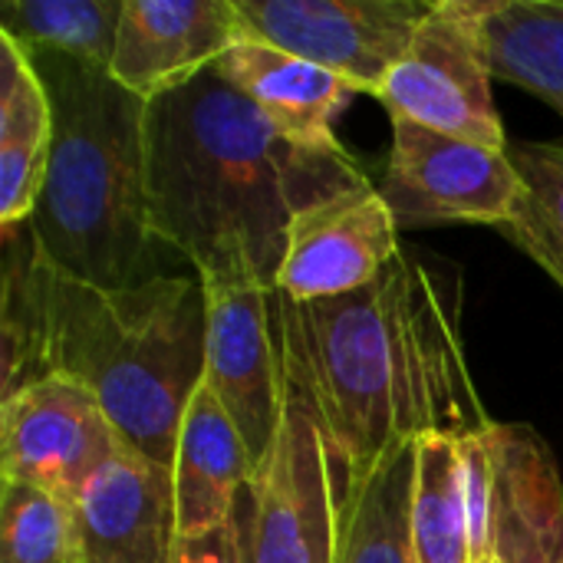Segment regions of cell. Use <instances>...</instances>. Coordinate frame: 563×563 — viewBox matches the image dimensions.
<instances>
[{"label": "cell", "mask_w": 563, "mask_h": 563, "mask_svg": "<svg viewBox=\"0 0 563 563\" xmlns=\"http://www.w3.org/2000/svg\"><path fill=\"white\" fill-rule=\"evenodd\" d=\"M284 376L313 409L346 495L396 449L426 435L488 429L462 333V271L406 251L386 274L336 300L274 290Z\"/></svg>", "instance_id": "1"}, {"label": "cell", "mask_w": 563, "mask_h": 563, "mask_svg": "<svg viewBox=\"0 0 563 563\" xmlns=\"http://www.w3.org/2000/svg\"><path fill=\"white\" fill-rule=\"evenodd\" d=\"M369 181L346 148H303L214 66L148 102V224L198 277L274 287L300 211Z\"/></svg>", "instance_id": "2"}, {"label": "cell", "mask_w": 563, "mask_h": 563, "mask_svg": "<svg viewBox=\"0 0 563 563\" xmlns=\"http://www.w3.org/2000/svg\"><path fill=\"white\" fill-rule=\"evenodd\" d=\"M53 106V145L30 228L49 264L99 290L155 274L148 224V102L109 69L26 49Z\"/></svg>", "instance_id": "3"}, {"label": "cell", "mask_w": 563, "mask_h": 563, "mask_svg": "<svg viewBox=\"0 0 563 563\" xmlns=\"http://www.w3.org/2000/svg\"><path fill=\"white\" fill-rule=\"evenodd\" d=\"M49 376L86 386L129 449L172 468L181 416L205 379L201 277L155 274L99 290L56 271Z\"/></svg>", "instance_id": "4"}, {"label": "cell", "mask_w": 563, "mask_h": 563, "mask_svg": "<svg viewBox=\"0 0 563 563\" xmlns=\"http://www.w3.org/2000/svg\"><path fill=\"white\" fill-rule=\"evenodd\" d=\"M343 525V482L330 462L327 435L284 376L280 426L254 465L234 528L244 563H336Z\"/></svg>", "instance_id": "5"}, {"label": "cell", "mask_w": 563, "mask_h": 563, "mask_svg": "<svg viewBox=\"0 0 563 563\" xmlns=\"http://www.w3.org/2000/svg\"><path fill=\"white\" fill-rule=\"evenodd\" d=\"M472 563H563V485L548 442L511 422L459 439Z\"/></svg>", "instance_id": "6"}, {"label": "cell", "mask_w": 563, "mask_h": 563, "mask_svg": "<svg viewBox=\"0 0 563 563\" xmlns=\"http://www.w3.org/2000/svg\"><path fill=\"white\" fill-rule=\"evenodd\" d=\"M488 10L492 0H432L376 92L389 119L402 115L488 148L511 145L492 96Z\"/></svg>", "instance_id": "7"}, {"label": "cell", "mask_w": 563, "mask_h": 563, "mask_svg": "<svg viewBox=\"0 0 563 563\" xmlns=\"http://www.w3.org/2000/svg\"><path fill=\"white\" fill-rule=\"evenodd\" d=\"M393 148L379 178L399 231L435 224L505 228L521 198L508 148H488L393 115Z\"/></svg>", "instance_id": "8"}, {"label": "cell", "mask_w": 563, "mask_h": 563, "mask_svg": "<svg viewBox=\"0 0 563 563\" xmlns=\"http://www.w3.org/2000/svg\"><path fill=\"white\" fill-rule=\"evenodd\" d=\"M432 0H234L241 36L317 63L376 96Z\"/></svg>", "instance_id": "9"}, {"label": "cell", "mask_w": 563, "mask_h": 563, "mask_svg": "<svg viewBox=\"0 0 563 563\" xmlns=\"http://www.w3.org/2000/svg\"><path fill=\"white\" fill-rule=\"evenodd\" d=\"M205 287V383L238 426L257 465L284 412V360L274 287L247 271H218Z\"/></svg>", "instance_id": "10"}, {"label": "cell", "mask_w": 563, "mask_h": 563, "mask_svg": "<svg viewBox=\"0 0 563 563\" xmlns=\"http://www.w3.org/2000/svg\"><path fill=\"white\" fill-rule=\"evenodd\" d=\"M122 445L102 402L66 376H46L0 399L3 482L73 501Z\"/></svg>", "instance_id": "11"}, {"label": "cell", "mask_w": 563, "mask_h": 563, "mask_svg": "<svg viewBox=\"0 0 563 563\" xmlns=\"http://www.w3.org/2000/svg\"><path fill=\"white\" fill-rule=\"evenodd\" d=\"M402 254L399 224L373 181L300 211L287 231L274 290L297 303L350 297Z\"/></svg>", "instance_id": "12"}, {"label": "cell", "mask_w": 563, "mask_h": 563, "mask_svg": "<svg viewBox=\"0 0 563 563\" xmlns=\"http://www.w3.org/2000/svg\"><path fill=\"white\" fill-rule=\"evenodd\" d=\"M238 40L234 0H125L109 73L155 102L211 69Z\"/></svg>", "instance_id": "13"}, {"label": "cell", "mask_w": 563, "mask_h": 563, "mask_svg": "<svg viewBox=\"0 0 563 563\" xmlns=\"http://www.w3.org/2000/svg\"><path fill=\"white\" fill-rule=\"evenodd\" d=\"M82 563H168L178 541L172 468L125 442L73 498Z\"/></svg>", "instance_id": "14"}, {"label": "cell", "mask_w": 563, "mask_h": 563, "mask_svg": "<svg viewBox=\"0 0 563 563\" xmlns=\"http://www.w3.org/2000/svg\"><path fill=\"white\" fill-rule=\"evenodd\" d=\"M214 69L238 86L284 139L303 148H343L333 122L360 92L343 76L247 36H241Z\"/></svg>", "instance_id": "15"}, {"label": "cell", "mask_w": 563, "mask_h": 563, "mask_svg": "<svg viewBox=\"0 0 563 563\" xmlns=\"http://www.w3.org/2000/svg\"><path fill=\"white\" fill-rule=\"evenodd\" d=\"M251 472L254 462L238 426L201 379L181 416L172 459L178 538H201L224 528Z\"/></svg>", "instance_id": "16"}, {"label": "cell", "mask_w": 563, "mask_h": 563, "mask_svg": "<svg viewBox=\"0 0 563 563\" xmlns=\"http://www.w3.org/2000/svg\"><path fill=\"white\" fill-rule=\"evenodd\" d=\"M53 145L49 92L30 53L0 33V228L30 221Z\"/></svg>", "instance_id": "17"}, {"label": "cell", "mask_w": 563, "mask_h": 563, "mask_svg": "<svg viewBox=\"0 0 563 563\" xmlns=\"http://www.w3.org/2000/svg\"><path fill=\"white\" fill-rule=\"evenodd\" d=\"M3 231V287H0V399L49 376L53 330V274L30 221Z\"/></svg>", "instance_id": "18"}, {"label": "cell", "mask_w": 563, "mask_h": 563, "mask_svg": "<svg viewBox=\"0 0 563 563\" xmlns=\"http://www.w3.org/2000/svg\"><path fill=\"white\" fill-rule=\"evenodd\" d=\"M416 459L419 442L389 452L346 495L336 563H416Z\"/></svg>", "instance_id": "19"}, {"label": "cell", "mask_w": 563, "mask_h": 563, "mask_svg": "<svg viewBox=\"0 0 563 563\" xmlns=\"http://www.w3.org/2000/svg\"><path fill=\"white\" fill-rule=\"evenodd\" d=\"M488 46L495 79L563 119V0H492Z\"/></svg>", "instance_id": "20"}, {"label": "cell", "mask_w": 563, "mask_h": 563, "mask_svg": "<svg viewBox=\"0 0 563 563\" xmlns=\"http://www.w3.org/2000/svg\"><path fill=\"white\" fill-rule=\"evenodd\" d=\"M416 563H472L459 439L426 435L416 459L412 498Z\"/></svg>", "instance_id": "21"}, {"label": "cell", "mask_w": 563, "mask_h": 563, "mask_svg": "<svg viewBox=\"0 0 563 563\" xmlns=\"http://www.w3.org/2000/svg\"><path fill=\"white\" fill-rule=\"evenodd\" d=\"M125 0H3L0 33L23 49H56L109 69Z\"/></svg>", "instance_id": "22"}, {"label": "cell", "mask_w": 563, "mask_h": 563, "mask_svg": "<svg viewBox=\"0 0 563 563\" xmlns=\"http://www.w3.org/2000/svg\"><path fill=\"white\" fill-rule=\"evenodd\" d=\"M508 155L521 178V198L498 231L563 290V142H515Z\"/></svg>", "instance_id": "23"}, {"label": "cell", "mask_w": 563, "mask_h": 563, "mask_svg": "<svg viewBox=\"0 0 563 563\" xmlns=\"http://www.w3.org/2000/svg\"><path fill=\"white\" fill-rule=\"evenodd\" d=\"M0 563H82L73 501L33 485L3 482Z\"/></svg>", "instance_id": "24"}, {"label": "cell", "mask_w": 563, "mask_h": 563, "mask_svg": "<svg viewBox=\"0 0 563 563\" xmlns=\"http://www.w3.org/2000/svg\"><path fill=\"white\" fill-rule=\"evenodd\" d=\"M168 563H244L241 558V538L234 528V518L201 538H178Z\"/></svg>", "instance_id": "25"}]
</instances>
